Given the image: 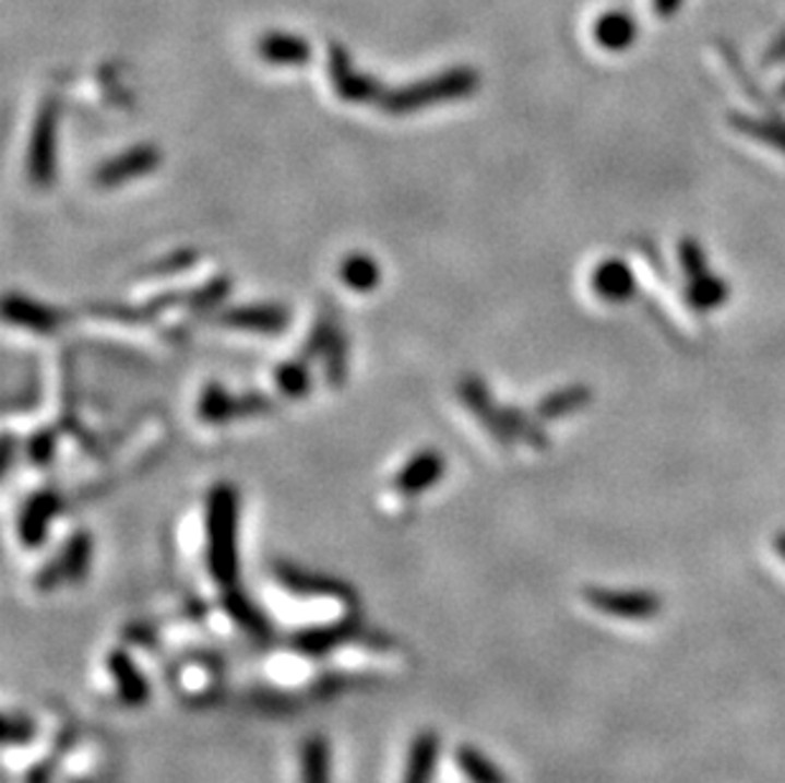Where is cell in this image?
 Wrapping results in <instances>:
<instances>
[{
	"instance_id": "cell-1",
	"label": "cell",
	"mask_w": 785,
	"mask_h": 783,
	"mask_svg": "<svg viewBox=\"0 0 785 783\" xmlns=\"http://www.w3.org/2000/svg\"><path fill=\"white\" fill-rule=\"evenodd\" d=\"M209 568L222 585L237 578V496L229 486H216L209 496Z\"/></svg>"
},
{
	"instance_id": "cell-2",
	"label": "cell",
	"mask_w": 785,
	"mask_h": 783,
	"mask_svg": "<svg viewBox=\"0 0 785 783\" xmlns=\"http://www.w3.org/2000/svg\"><path fill=\"white\" fill-rule=\"evenodd\" d=\"M476 87H478V74L473 72V69L457 67L450 69V72L432 76V80L412 84V87L394 90L390 95H384L382 103L384 110L390 112H415L435 103H442V99H457L473 95Z\"/></svg>"
},
{
	"instance_id": "cell-3",
	"label": "cell",
	"mask_w": 785,
	"mask_h": 783,
	"mask_svg": "<svg viewBox=\"0 0 785 783\" xmlns=\"http://www.w3.org/2000/svg\"><path fill=\"white\" fill-rule=\"evenodd\" d=\"M585 601L605 616L626 618V621H651L661 614L664 601L649 591H608V588H587Z\"/></svg>"
},
{
	"instance_id": "cell-4",
	"label": "cell",
	"mask_w": 785,
	"mask_h": 783,
	"mask_svg": "<svg viewBox=\"0 0 785 783\" xmlns=\"http://www.w3.org/2000/svg\"><path fill=\"white\" fill-rule=\"evenodd\" d=\"M331 80L336 84L338 95L344 99H352V103H367V99L379 97V84L356 72L348 54L338 49V46L331 49Z\"/></svg>"
},
{
	"instance_id": "cell-5",
	"label": "cell",
	"mask_w": 785,
	"mask_h": 783,
	"mask_svg": "<svg viewBox=\"0 0 785 783\" xmlns=\"http://www.w3.org/2000/svg\"><path fill=\"white\" fill-rule=\"evenodd\" d=\"M593 290L608 304H626L635 296L633 270L623 260H603L593 273Z\"/></svg>"
},
{
	"instance_id": "cell-6",
	"label": "cell",
	"mask_w": 785,
	"mask_h": 783,
	"mask_svg": "<svg viewBox=\"0 0 785 783\" xmlns=\"http://www.w3.org/2000/svg\"><path fill=\"white\" fill-rule=\"evenodd\" d=\"M53 122H57V105L46 103V107L38 115L34 141H31V156H28V168L31 176L36 178L38 183L49 181L51 168H53Z\"/></svg>"
},
{
	"instance_id": "cell-7",
	"label": "cell",
	"mask_w": 785,
	"mask_h": 783,
	"mask_svg": "<svg viewBox=\"0 0 785 783\" xmlns=\"http://www.w3.org/2000/svg\"><path fill=\"white\" fill-rule=\"evenodd\" d=\"M593 36L605 51H626L639 38V23L626 11H608L595 21Z\"/></svg>"
},
{
	"instance_id": "cell-8",
	"label": "cell",
	"mask_w": 785,
	"mask_h": 783,
	"mask_svg": "<svg viewBox=\"0 0 785 783\" xmlns=\"http://www.w3.org/2000/svg\"><path fill=\"white\" fill-rule=\"evenodd\" d=\"M258 54L275 67H300L310 59V44L300 36L275 31V34L260 38Z\"/></svg>"
},
{
	"instance_id": "cell-9",
	"label": "cell",
	"mask_w": 785,
	"mask_h": 783,
	"mask_svg": "<svg viewBox=\"0 0 785 783\" xmlns=\"http://www.w3.org/2000/svg\"><path fill=\"white\" fill-rule=\"evenodd\" d=\"M442 468H445V463H442V459L435 451H425L419 453L412 459L407 466H404L400 471V476L394 478V486L400 488L402 494H423L425 488L435 486L442 476Z\"/></svg>"
},
{
	"instance_id": "cell-10",
	"label": "cell",
	"mask_w": 785,
	"mask_h": 783,
	"mask_svg": "<svg viewBox=\"0 0 785 783\" xmlns=\"http://www.w3.org/2000/svg\"><path fill=\"white\" fill-rule=\"evenodd\" d=\"M155 163H158V153L143 145V149H132L130 153H126V156L107 163V166L99 170L97 178L107 186H115L120 181H128V178L147 174V170L155 168Z\"/></svg>"
},
{
	"instance_id": "cell-11",
	"label": "cell",
	"mask_w": 785,
	"mask_h": 783,
	"mask_svg": "<svg viewBox=\"0 0 785 783\" xmlns=\"http://www.w3.org/2000/svg\"><path fill=\"white\" fill-rule=\"evenodd\" d=\"M729 126L737 133L760 141L785 153V120L781 118H750V115H729Z\"/></svg>"
},
{
	"instance_id": "cell-12",
	"label": "cell",
	"mask_w": 785,
	"mask_h": 783,
	"mask_svg": "<svg viewBox=\"0 0 785 783\" xmlns=\"http://www.w3.org/2000/svg\"><path fill=\"white\" fill-rule=\"evenodd\" d=\"M53 514H57V501H53L51 496H38V499L31 501L19 522V534L23 542H26V545L44 542L46 526H49Z\"/></svg>"
},
{
	"instance_id": "cell-13",
	"label": "cell",
	"mask_w": 785,
	"mask_h": 783,
	"mask_svg": "<svg viewBox=\"0 0 785 783\" xmlns=\"http://www.w3.org/2000/svg\"><path fill=\"white\" fill-rule=\"evenodd\" d=\"M729 298V285L717 275H702L697 281H689L687 288V300L689 306L699 313L717 311V308Z\"/></svg>"
},
{
	"instance_id": "cell-14",
	"label": "cell",
	"mask_w": 785,
	"mask_h": 783,
	"mask_svg": "<svg viewBox=\"0 0 785 783\" xmlns=\"http://www.w3.org/2000/svg\"><path fill=\"white\" fill-rule=\"evenodd\" d=\"M300 773L302 783H331V750L329 743L318 735L302 746Z\"/></svg>"
},
{
	"instance_id": "cell-15",
	"label": "cell",
	"mask_w": 785,
	"mask_h": 783,
	"mask_svg": "<svg viewBox=\"0 0 785 783\" xmlns=\"http://www.w3.org/2000/svg\"><path fill=\"white\" fill-rule=\"evenodd\" d=\"M379 277H382V273H379V265L369 258V254H352V258L341 262V281H344L352 290L359 293L374 290Z\"/></svg>"
},
{
	"instance_id": "cell-16",
	"label": "cell",
	"mask_w": 785,
	"mask_h": 783,
	"mask_svg": "<svg viewBox=\"0 0 785 783\" xmlns=\"http://www.w3.org/2000/svg\"><path fill=\"white\" fill-rule=\"evenodd\" d=\"M590 400H593V392L587 387H567V390H559L539 402V417L557 420V417L578 413Z\"/></svg>"
},
{
	"instance_id": "cell-17",
	"label": "cell",
	"mask_w": 785,
	"mask_h": 783,
	"mask_svg": "<svg viewBox=\"0 0 785 783\" xmlns=\"http://www.w3.org/2000/svg\"><path fill=\"white\" fill-rule=\"evenodd\" d=\"M435 758H438V740L427 733L415 743V746H412L409 769L404 783H430L435 771Z\"/></svg>"
},
{
	"instance_id": "cell-18",
	"label": "cell",
	"mask_w": 785,
	"mask_h": 783,
	"mask_svg": "<svg viewBox=\"0 0 785 783\" xmlns=\"http://www.w3.org/2000/svg\"><path fill=\"white\" fill-rule=\"evenodd\" d=\"M457 766H461L465 779H471L473 783H507V776L496 769V763L488 761L476 748L465 746L457 750Z\"/></svg>"
},
{
	"instance_id": "cell-19",
	"label": "cell",
	"mask_w": 785,
	"mask_h": 783,
	"mask_svg": "<svg viewBox=\"0 0 785 783\" xmlns=\"http://www.w3.org/2000/svg\"><path fill=\"white\" fill-rule=\"evenodd\" d=\"M110 666H112V677H115V681H118V687H120V697H126V702H130V704H135V702H143L145 700V692H147V689H145V681L143 679H140V674L135 672V666H132L130 662H128V656H122V654H115L112 659H110Z\"/></svg>"
},
{
	"instance_id": "cell-20",
	"label": "cell",
	"mask_w": 785,
	"mask_h": 783,
	"mask_svg": "<svg viewBox=\"0 0 785 783\" xmlns=\"http://www.w3.org/2000/svg\"><path fill=\"white\" fill-rule=\"evenodd\" d=\"M227 321L235 325H242V329L279 331V325L287 321V316H285V311H279V308H247V311L231 313Z\"/></svg>"
},
{
	"instance_id": "cell-21",
	"label": "cell",
	"mask_w": 785,
	"mask_h": 783,
	"mask_svg": "<svg viewBox=\"0 0 785 783\" xmlns=\"http://www.w3.org/2000/svg\"><path fill=\"white\" fill-rule=\"evenodd\" d=\"M8 318H11V321L26 323L34 331H51V325L57 323V316H53L51 311L28 304V300H23V298L8 300Z\"/></svg>"
},
{
	"instance_id": "cell-22",
	"label": "cell",
	"mask_w": 785,
	"mask_h": 783,
	"mask_svg": "<svg viewBox=\"0 0 785 783\" xmlns=\"http://www.w3.org/2000/svg\"><path fill=\"white\" fill-rule=\"evenodd\" d=\"M90 562V539L87 537H74L67 545V553L61 557L59 568H57V578H69V580H80L87 570Z\"/></svg>"
},
{
	"instance_id": "cell-23",
	"label": "cell",
	"mask_w": 785,
	"mask_h": 783,
	"mask_svg": "<svg viewBox=\"0 0 785 783\" xmlns=\"http://www.w3.org/2000/svg\"><path fill=\"white\" fill-rule=\"evenodd\" d=\"M679 262H681L683 275H687L689 281H697V277L706 275L704 250L694 237H683L679 242Z\"/></svg>"
},
{
	"instance_id": "cell-24",
	"label": "cell",
	"mask_w": 785,
	"mask_h": 783,
	"mask_svg": "<svg viewBox=\"0 0 785 783\" xmlns=\"http://www.w3.org/2000/svg\"><path fill=\"white\" fill-rule=\"evenodd\" d=\"M277 384L285 394H293V398H300V394L308 392V371L300 367V364H285L277 371Z\"/></svg>"
},
{
	"instance_id": "cell-25",
	"label": "cell",
	"mask_w": 785,
	"mask_h": 783,
	"mask_svg": "<svg viewBox=\"0 0 785 783\" xmlns=\"http://www.w3.org/2000/svg\"><path fill=\"white\" fill-rule=\"evenodd\" d=\"M683 0H654V11L658 19H671V15L679 11Z\"/></svg>"
},
{
	"instance_id": "cell-26",
	"label": "cell",
	"mask_w": 785,
	"mask_h": 783,
	"mask_svg": "<svg viewBox=\"0 0 785 783\" xmlns=\"http://www.w3.org/2000/svg\"><path fill=\"white\" fill-rule=\"evenodd\" d=\"M775 553H778L785 560V532H781L778 537H775Z\"/></svg>"
},
{
	"instance_id": "cell-27",
	"label": "cell",
	"mask_w": 785,
	"mask_h": 783,
	"mask_svg": "<svg viewBox=\"0 0 785 783\" xmlns=\"http://www.w3.org/2000/svg\"><path fill=\"white\" fill-rule=\"evenodd\" d=\"M781 95H783V97H785V84H783V87H781Z\"/></svg>"
}]
</instances>
